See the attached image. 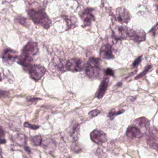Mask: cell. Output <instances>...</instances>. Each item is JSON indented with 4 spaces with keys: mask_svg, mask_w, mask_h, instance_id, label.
I'll return each mask as SVG.
<instances>
[{
    "mask_svg": "<svg viewBox=\"0 0 158 158\" xmlns=\"http://www.w3.org/2000/svg\"><path fill=\"white\" fill-rule=\"evenodd\" d=\"M84 67L85 66L82 60L74 58L66 63V70L71 72H79L83 70Z\"/></svg>",
    "mask_w": 158,
    "mask_h": 158,
    "instance_id": "cell-3",
    "label": "cell"
},
{
    "mask_svg": "<svg viewBox=\"0 0 158 158\" xmlns=\"http://www.w3.org/2000/svg\"><path fill=\"white\" fill-rule=\"evenodd\" d=\"M31 141L34 145L39 146L41 143L42 138L41 136H36L32 137Z\"/></svg>",
    "mask_w": 158,
    "mask_h": 158,
    "instance_id": "cell-21",
    "label": "cell"
},
{
    "mask_svg": "<svg viewBox=\"0 0 158 158\" xmlns=\"http://www.w3.org/2000/svg\"><path fill=\"white\" fill-rule=\"evenodd\" d=\"M100 113V111L98 110H92L90 111L89 113V115L91 116L92 118L96 117L97 115H99Z\"/></svg>",
    "mask_w": 158,
    "mask_h": 158,
    "instance_id": "cell-23",
    "label": "cell"
},
{
    "mask_svg": "<svg viewBox=\"0 0 158 158\" xmlns=\"http://www.w3.org/2000/svg\"><path fill=\"white\" fill-rule=\"evenodd\" d=\"M70 158V157H67V158Z\"/></svg>",
    "mask_w": 158,
    "mask_h": 158,
    "instance_id": "cell-28",
    "label": "cell"
},
{
    "mask_svg": "<svg viewBox=\"0 0 158 158\" xmlns=\"http://www.w3.org/2000/svg\"><path fill=\"white\" fill-rule=\"evenodd\" d=\"M126 135L128 137L140 138L143 137L144 134L140 131V129L135 125L131 126L127 129Z\"/></svg>",
    "mask_w": 158,
    "mask_h": 158,
    "instance_id": "cell-17",
    "label": "cell"
},
{
    "mask_svg": "<svg viewBox=\"0 0 158 158\" xmlns=\"http://www.w3.org/2000/svg\"><path fill=\"white\" fill-rule=\"evenodd\" d=\"M105 74L106 76H112L114 77V72L113 69L110 68H107L105 71Z\"/></svg>",
    "mask_w": 158,
    "mask_h": 158,
    "instance_id": "cell-24",
    "label": "cell"
},
{
    "mask_svg": "<svg viewBox=\"0 0 158 158\" xmlns=\"http://www.w3.org/2000/svg\"><path fill=\"white\" fill-rule=\"evenodd\" d=\"M129 31L126 27H118L115 30V31H113V37L117 40L126 39L128 36Z\"/></svg>",
    "mask_w": 158,
    "mask_h": 158,
    "instance_id": "cell-14",
    "label": "cell"
},
{
    "mask_svg": "<svg viewBox=\"0 0 158 158\" xmlns=\"http://www.w3.org/2000/svg\"><path fill=\"white\" fill-rule=\"evenodd\" d=\"M24 126L26 128H29L30 129L33 130H37L40 127V126H37V125H32L30 123L27 122L24 123Z\"/></svg>",
    "mask_w": 158,
    "mask_h": 158,
    "instance_id": "cell-22",
    "label": "cell"
},
{
    "mask_svg": "<svg viewBox=\"0 0 158 158\" xmlns=\"http://www.w3.org/2000/svg\"><path fill=\"white\" fill-rule=\"evenodd\" d=\"M31 19L34 23L47 29L51 26V21L43 9H30L28 11Z\"/></svg>",
    "mask_w": 158,
    "mask_h": 158,
    "instance_id": "cell-1",
    "label": "cell"
},
{
    "mask_svg": "<svg viewBox=\"0 0 158 158\" xmlns=\"http://www.w3.org/2000/svg\"><path fill=\"white\" fill-rule=\"evenodd\" d=\"M134 124L135 126L140 129V131L144 135L146 133L147 129L150 125L149 121L144 117L135 120L134 122Z\"/></svg>",
    "mask_w": 158,
    "mask_h": 158,
    "instance_id": "cell-11",
    "label": "cell"
},
{
    "mask_svg": "<svg viewBox=\"0 0 158 158\" xmlns=\"http://www.w3.org/2000/svg\"><path fill=\"white\" fill-rule=\"evenodd\" d=\"M152 65H148L147 66V67H146L145 69L142 72V73L139 74L135 78V80H138V79H139L143 77H144L147 73H148V71L150 70V69H152Z\"/></svg>",
    "mask_w": 158,
    "mask_h": 158,
    "instance_id": "cell-20",
    "label": "cell"
},
{
    "mask_svg": "<svg viewBox=\"0 0 158 158\" xmlns=\"http://www.w3.org/2000/svg\"><path fill=\"white\" fill-rule=\"evenodd\" d=\"M158 139V130L155 127L150 128L147 135V143L151 146H156V143Z\"/></svg>",
    "mask_w": 158,
    "mask_h": 158,
    "instance_id": "cell-13",
    "label": "cell"
},
{
    "mask_svg": "<svg viewBox=\"0 0 158 158\" xmlns=\"http://www.w3.org/2000/svg\"><path fill=\"white\" fill-rule=\"evenodd\" d=\"M142 60V56H139V57H137L135 60L134 62L133 63V66L134 67H136L137 66H138L139 64L141 63V61Z\"/></svg>",
    "mask_w": 158,
    "mask_h": 158,
    "instance_id": "cell-25",
    "label": "cell"
},
{
    "mask_svg": "<svg viewBox=\"0 0 158 158\" xmlns=\"http://www.w3.org/2000/svg\"><path fill=\"white\" fill-rule=\"evenodd\" d=\"M43 146L45 149H48V150L52 149L53 150V148L54 149H55V144L53 143V141L52 140L48 139L44 143Z\"/></svg>",
    "mask_w": 158,
    "mask_h": 158,
    "instance_id": "cell-18",
    "label": "cell"
},
{
    "mask_svg": "<svg viewBox=\"0 0 158 158\" xmlns=\"http://www.w3.org/2000/svg\"><path fill=\"white\" fill-rule=\"evenodd\" d=\"M100 56L101 58L105 60H111L114 58L113 53V50L111 45L109 44L102 46L100 50Z\"/></svg>",
    "mask_w": 158,
    "mask_h": 158,
    "instance_id": "cell-10",
    "label": "cell"
},
{
    "mask_svg": "<svg viewBox=\"0 0 158 158\" xmlns=\"http://www.w3.org/2000/svg\"><path fill=\"white\" fill-rule=\"evenodd\" d=\"M28 70L31 78L35 81H38L41 78L46 71L44 67L39 64L33 65Z\"/></svg>",
    "mask_w": 158,
    "mask_h": 158,
    "instance_id": "cell-4",
    "label": "cell"
},
{
    "mask_svg": "<svg viewBox=\"0 0 158 158\" xmlns=\"http://www.w3.org/2000/svg\"><path fill=\"white\" fill-rule=\"evenodd\" d=\"M38 52V46L37 43L29 42L22 50V54L32 57L35 55Z\"/></svg>",
    "mask_w": 158,
    "mask_h": 158,
    "instance_id": "cell-7",
    "label": "cell"
},
{
    "mask_svg": "<svg viewBox=\"0 0 158 158\" xmlns=\"http://www.w3.org/2000/svg\"><path fill=\"white\" fill-rule=\"evenodd\" d=\"M17 54L15 51L11 49H6L2 56L3 63L6 66H11L17 60Z\"/></svg>",
    "mask_w": 158,
    "mask_h": 158,
    "instance_id": "cell-5",
    "label": "cell"
},
{
    "mask_svg": "<svg viewBox=\"0 0 158 158\" xmlns=\"http://www.w3.org/2000/svg\"><path fill=\"white\" fill-rule=\"evenodd\" d=\"M122 83L121 82H119L117 84V86H120L121 85Z\"/></svg>",
    "mask_w": 158,
    "mask_h": 158,
    "instance_id": "cell-26",
    "label": "cell"
},
{
    "mask_svg": "<svg viewBox=\"0 0 158 158\" xmlns=\"http://www.w3.org/2000/svg\"><path fill=\"white\" fill-rule=\"evenodd\" d=\"M92 9L90 8H86L82 14L81 18L84 22L83 27L89 26L91 24L92 21L94 20V16L92 14Z\"/></svg>",
    "mask_w": 158,
    "mask_h": 158,
    "instance_id": "cell-15",
    "label": "cell"
},
{
    "mask_svg": "<svg viewBox=\"0 0 158 158\" xmlns=\"http://www.w3.org/2000/svg\"><path fill=\"white\" fill-rule=\"evenodd\" d=\"M156 147L158 149V143L156 145Z\"/></svg>",
    "mask_w": 158,
    "mask_h": 158,
    "instance_id": "cell-27",
    "label": "cell"
},
{
    "mask_svg": "<svg viewBox=\"0 0 158 158\" xmlns=\"http://www.w3.org/2000/svg\"><path fill=\"white\" fill-rule=\"evenodd\" d=\"M115 19L121 23H128L131 19V16L129 11L124 7L117 8L115 15Z\"/></svg>",
    "mask_w": 158,
    "mask_h": 158,
    "instance_id": "cell-6",
    "label": "cell"
},
{
    "mask_svg": "<svg viewBox=\"0 0 158 158\" xmlns=\"http://www.w3.org/2000/svg\"><path fill=\"white\" fill-rule=\"evenodd\" d=\"M125 110H118V111H115L114 110H112L109 111V113H108L109 118H110V119L112 120L117 117L118 115H120V114H122L123 112H124Z\"/></svg>",
    "mask_w": 158,
    "mask_h": 158,
    "instance_id": "cell-19",
    "label": "cell"
},
{
    "mask_svg": "<svg viewBox=\"0 0 158 158\" xmlns=\"http://www.w3.org/2000/svg\"><path fill=\"white\" fill-rule=\"evenodd\" d=\"M91 139L93 142L98 144L104 143L107 140L105 134L101 131L95 130L93 131L90 135Z\"/></svg>",
    "mask_w": 158,
    "mask_h": 158,
    "instance_id": "cell-8",
    "label": "cell"
},
{
    "mask_svg": "<svg viewBox=\"0 0 158 158\" xmlns=\"http://www.w3.org/2000/svg\"><path fill=\"white\" fill-rule=\"evenodd\" d=\"M109 83V78L107 77L104 78L100 84L99 89L96 94V96L99 99H101L105 95Z\"/></svg>",
    "mask_w": 158,
    "mask_h": 158,
    "instance_id": "cell-16",
    "label": "cell"
},
{
    "mask_svg": "<svg viewBox=\"0 0 158 158\" xmlns=\"http://www.w3.org/2000/svg\"><path fill=\"white\" fill-rule=\"evenodd\" d=\"M128 36L133 40L138 43L143 41L146 39V33L142 30H129Z\"/></svg>",
    "mask_w": 158,
    "mask_h": 158,
    "instance_id": "cell-9",
    "label": "cell"
},
{
    "mask_svg": "<svg viewBox=\"0 0 158 158\" xmlns=\"http://www.w3.org/2000/svg\"><path fill=\"white\" fill-rule=\"evenodd\" d=\"M17 63L28 70L33 65L32 57L21 54L17 59Z\"/></svg>",
    "mask_w": 158,
    "mask_h": 158,
    "instance_id": "cell-12",
    "label": "cell"
},
{
    "mask_svg": "<svg viewBox=\"0 0 158 158\" xmlns=\"http://www.w3.org/2000/svg\"><path fill=\"white\" fill-rule=\"evenodd\" d=\"M101 60L98 58L91 57L85 67V74L90 79L101 77V70L100 66Z\"/></svg>",
    "mask_w": 158,
    "mask_h": 158,
    "instance_id": "cell-2",
    "label": "cell"
}]
</instances>
